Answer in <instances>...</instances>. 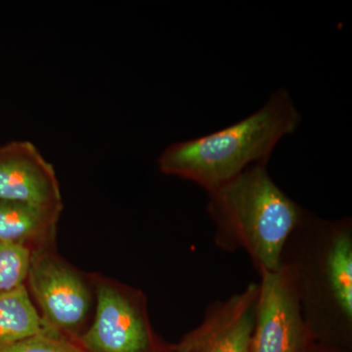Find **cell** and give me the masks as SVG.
Instances as JSON below:
<instances>
[{"mask_svg":"<svg viewBox=\"0 0 352 352\" xmlns=\"http://www.w3.org/2000/svg\"><path fill=\"white\" fill-rule=\"evenodd\" d=\"M302 122L287 90L280 89L256 113L226 129L168 146L159 168L191 180L208 193L252 166H266L273 149Z\"/></svg>","mask_w":352,"mask_h":352,"instance_id":"6da1fadb","label":"cell"},{"mask_svg":"<svg viewBox=\"0 0 352 352\" xmlns=\"http://www.w3.org/2000/svg\"><path fill=\"white\" fill-rule=\"evenodd\" d=\"M265 166H252L210 192L208 206L219 245L245 250L261 273L281 267L287 241L305 217Z\"/></svg>","mask_w":352,"mask_h":352,"instance_id":"7a4b0ae2","label":"cell"},{"mask_svg":"<svg viewBox=\"0 0 352 352\" xmlns=\"http://www.w3.org/2000/svg\"><path fill=\"white\" fill-rule=\"evenodd\" d=\"M25 286L46 327L76 342L95 307L91 275H85L55 249L32 252Z\"/></svg>","mask_w":352,"mask_h":352,"instance_id":"3957f363","label":"cell"},{"mask_svg":"<svg viewBox=\"0 0 352 352\" xmlns=\"http://www.w3.org/2000/svg\"><path fill=\"white\" fill-rule=\"evenodd\" d=\"M94 316L76 340L85 352H170L156 339L146 308L145 296L109 278L91 274Z\"/></svg>","mask_w":352,"mask_h":352,"instance_id":"277c9868","label":"cell"},{"mask_svg":"<svg viewBox=\"0 0 352 352\" xmlns=\"http://www.w3.org/2000/svg\"><path fill=\"white\" fill-rule=\"evenodd\" d=\"M261 274L251 352H307L315 340L303 318L298 273L282 264Z\"/></svg>","mask_w":352,"mask_h":352,"instance_id":"5b68a950","label":"cell"},{"mask_svg":"<svg viewBox=\"0 0 352 352\" xmlns=\"http://www.w3.org/2000/svg\"><path fill=\"white\" fill-rule=\"evenodd\" d=\"M258 284H251L208 310L203 322L176 349L184 352H250L256 327Z\"/></svg>","mask_w":352,"mask_h":352,"instance_id":"8992f818","label":"cell"},{"mask_svg":"<svg viewBox=\"0 0 352 352\" xmlns=\"http://www.w3.org/2000/svg\"><path fill=\"white\" fill-rule=\"evenodd\" d=\"M0 200L63 210L54 168L29 141L0 147Z\"/></svg>","mask_w":352,"mask_h":352,"instance_id":"52a82bcc","label":"cell"},{"mask_svg":"<svg viewBox=\"0 0 352 352\" xmlns=\"http://www.w3.org/2000/svg\"><path fill=\"white\" fill-rule=\"evenodd\" d=\"M62 210L0 200V242L29 248L32 252L55 249Z\"/></svg>","mask_w":352,"mask_h":352,"instance_id":"ba28073f","label":"cell"},{"mask_svg":"<svg viewBox=\"0 0 352 352\" xmlns=\"http://www.w3.org/2000/svg\"><path fill=\"white\" fill-rule=\"evenodd\" d=\"M324 258V279L335 309L346 326L352 321V238L349 224H336Z\"/></svg>","mask_w":352,"mask_h":352,"instance_id":"9c48e42d","label":"cell"},{"mask_svg":"<svg viewBox=\"0 0 352 352\" xmlns=\"http://www.w3.org/2000/svg\"><path fill=\"white\" fill-rule=\"evenodd\" d=\"M48 332L25 285L0 294V344Z\"/></svg>","mask_w":352,"mask_h":352,"instance_id":"30bf717a","label":"cell"},{"mask_svg":"<svg viewBox=\"0 0 352 352\" xmlns=\"http://www.w3.org/2000/svg\"><path fill=\"white\" fill-rule=\"evenodd\" d=\"M32 258L29 248L0 242V294L25 285Z\"/></svg>","mask_w":352,"mask_h":352,"instance_id":"8fae6325","label":"cell"},{"mask_svg":"<svg viewBox=\"0 0 352 352\" xmlns=\"http://www.w3.org/2000/svg\"><path fill=\"white\" fill-rule=\"evenodd\" d=\"M0 352H85L75 340L56 333H43L17 342L0 344Z\"/></svg>","mask_w":352,"mask_h":352,"instance_id":"7c38bea8","label":"cell"},{"mask_svg":"<svg viewBox=\"0 0 352 352\" xmlns=\"http://www.w3.org/2000/svg\"><path fill=\"white\" fill-rule=\"evenodd\" d=\"M307 352H344L340 351L338 347L333 346H328V344H317L314 342L311 346L309 347Z\"/></svg>","mask_w":352,"mask_h":352,"instance_id":"4fadbf2b","label":"cell"},{"mask_svg":"<svg viewBox=\"0 0 352 352\" xmlns=\"http://www.w3.org/2000/svg\"><path fill=\"white\" fill-rule=\"evenodd\" d=\"M170 352H184V351H178V349H176L175 346H171Z\"/></svg>","mask_w":352,"mask_h":352,"instance_id":"5bb4252c","label":"cell"},{"mask_svg":"<svg viewBox=\"0 0 352 352\" xmlns=\"http://www.w3.org/2000/svg\"><path fill=\"white\" fill-rule=\"evenodd\" d=\"M251 349H252V347H251ZM250 352H251V351H250Z\"/></svg>","mask_w":352,"mask_h":352,"instance_id":"9a60e30c","label":"cell"}]
</instances>
